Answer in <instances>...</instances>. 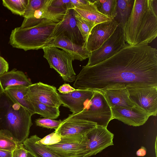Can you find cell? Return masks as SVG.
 <instances>
[{
  "mask_svg": "<svg viewBox=\"0 0 157 157\" xmlns=\"http://www.w3.org/2000/svg\"><path fill=\"white\" fill-rule=\"evenodd\" d=\"M28 87L16 86L9 87L3 90V93L13 102L20 105L32 116L35 114L34 109L30 102L26 98Z\"/></svg>",
  "mask_w": 157,
  "mask_h": 157,
  "instance_id": "d6986e66",
  "label": "cell"
},
{
  "mask_svg": "<svg viewBox=\"0 0 157 157\" xmlns=\"http://www.w3.org/2000/svg\"><path fill=\"white\" fill-rule=\"evenodd\" d=\"M126 45L123 29L118 25L112 34L98 48L91 52L86 66L94 65L108 59Z\"/></svg>",
  "mask_w": 157,
  "mask_h": 157,
  "instance_id": "9c48e42d",
  "label": "cell"
},
{
  "mask_svg": "<svg viewBox=\"0 0 157 157\" xmlns=\"http://www.w3.org/2000/svg\"><path fill=\"white\" fill-rule=\"evenodd\" d=\"M33 106L35 113L44 118L56 119L60 115L59 108L50 106L37 102H30Z\"/></svg>",
  "mask_w": 157,
  "mask_h": 157,
  "instance_id": "484cf974",
  "label": "cell"
},
{
  "mask_svg": "<svg viewBox=\"0 0 157 157\" xmlns=\"http://www.w3.org/2000/svg\"><path fill=\"white\" fill-rule=\"evenodd\" d=\"M25 96L30 102H37L58 108L62 104L56 87L40 82L29 86Z\"/></svg>",
  "mask_w": 157,
  "mask_h": 157,
  "instance_id": "30bf717a",
  "label": "cell"
},
{
  "mask_svg": "<svg viewBox=\"0 0 157 157\" xmlns=\"http://www.w3.org/2000/svg\"><path fill=\"white\" fill-rule=\"evenodd\" d=\"M32 115L19 104L13 102L3 93L0 97V133L17 143L28 138L33 124Z\"/></svg>",
  "mask_w": 157,
  "mask_h": 157,
  "instance_id": "3957f363",
  "label": "cell"
},
{
  "mask_svg": "<svg viewBox=\"0 0 157 157\" xmlns=\"http://www.w3.org/2000/svg\"><path fill=\"white\" fill-rule=\"evenodd\" d=\"M157 86V50L148 44H127L96 65L83 66L73 87L101 91L127 86Z\"/></svg>",
  "mask_w": 157,
  "mask_h": 157,
  "instance_id": "6da1fadb",
  "label": "cell"
},
{
  "mask_svg": "<svg viewBox=\"0 0 157 157\" xmlns=\"http://www.w3.org/2000/svg\"><path fill=\"white\" fill-rule=\"evenodd\" d=\"M129 98L134 105L149 113L156 116L157 113V86H127Z\"/></svg>",
  "mask_w": 157,
  "mask_h": 157,
  "instance_id": "52a82bcc",
  "label": "cell"
},
{
  "mask_svg": "<svg viewBox=\"0 0 157 157\" xmlns=\"http://www.w3.org/2000/svg\"><path fill=\"white\" fill-rule=\"evenodd\" d=\"M75 15L77 25L83 37L85 44L90 31L96 24L84 18L75 12Z\"/></svg>",
  "mask_w": 157,
  "mask_h": 157,
  "instance_id": "83f0119b",
  "label": "cell"
},
{
  "mask_svg": "<svg viewBox=\"0 0 157 157\" xmlns=\"http://www.w3.org/2000/svg\"><path fill=\"white\" fill-rule=\"evenodd\" d=\"M3 6L9 10L12 13L23 16L28 2V0H2Z\"/></svg>",
  "mask_w": 157,
  "mask_h": 157,
  "instance_id": "4316f807",
  "label": "cell"
},
{
  "mask_svg": "<svg viewBox=\"0 0 157 157\" xmlns=\"http://www.w3.org/2000/svg\"><path fill=\"white\" fill-rule=\"evenodd\" d=\"M57 24L46 19L30 28H15L11 31L9 43L13 48L25 51L43 49L52 41L53 32Z\"/></svg>",
  "mask_w": 157,
  "mask_h": 157,
  "instance_id": "277c9868",
  "label": "cell"
},
{
  "mask_svg": "<svg viewBox=\"0 0 157 157\" xmlns=\"http://www.w3.org/2000/svg\"><path fill=\"white\" fill-rule=\"evenodd\" d=\"M147 149L144 146H141L140 148L137 150L136 152V155L138 156H144L146 154Z\"/></svg>",
  "mask_w": 157,
  "mask_h": 157,
  "instance_id": "74e56055",
  "label": "cell"
},
{
  "mask_svg": "<svg viewBox=\"0 0 157 157\" xmlns=\"http://www.w3.org/2000/svg\"><path fill=\"white\" fill-rule=\"evenodd\" d=\"M35 122L37 126L56 130L62 123V121L44 118L36 119Z\"/></svg>",
  "mask_w": 157,
  "mask_h": 157,
  "instance_id": "4dcf8cb0",
  "label": "cell"
},
{
  "mask_svg": "<svg viewBox=\"0 0 157 157\" xmlns=\"http://www.w3.org/2000/svg\"><path fill=\"white\" fill-rule=\"evenodd\" d=\"M44 145L60 157H82L86 151L87 139L85 134L61 136L58 142Z\"/></svg>",
  "mask_w": 157,
  "mask_h": 157,
  "instance_id": "ba28073f",
  "label": "cell"
},
{
  "mask_svg": "<svg viewBox=\"0 0 157 157\" xmlns=\"http://www.w3.org/2000/svg\"><path fill=\"white\" fill-rule=\"evenodd\" d=\"M27 157H35L34 155L28 151Z\"/></svg>",
  "mask_w": 157,
  "mask_h": 157,
  "instance_id": "ab89813d",
  "label": "cell"
},
{
  "mask_svg": "<svg viewBox=\"0 0 157 157\" xmlns=\"http://www.w3.org/2000/svg\"><path fill=\"white\" fill-rule=\"evenodd\" d=\"M73 9L78 14L96 25L113 19L100 13L94 4L93 0L88 4L76 7Z\"/></svg>",
  "mask_w": 157,
  "mask_h": 157,
  "instance_id": "44dd1931",
  "label": "cell"
},
{
  "mask_svg": "<svg viewBox=\"0 0 157 157\" xmlns=\"http://www.w3.org/2000/svg\"><path fill=\"white\" fill-rule=\"evenodd\" d=\"M94 91L92 96L85 102L82 111L69 114L67 118L85 120L107 128L109 121L113 119L111 108L102 93Z\"/></svg>",
  "mask_w": 157,
  "mask_h": 157,
  "instance_id": "5b68a950",
  "label": "cell"
},
{
  "mask_svg": "<svg viewBox=\"0 0 157 157\" xmlns=\"http://www.w3.org/2000/svg\"><path fill=\"white\" fill-rule=\"evenodd\" d=\"M135 0H117L116 15L114 18L123 29L131 13Z\"/></svg>",
  "mask_w": 157,
  "mask_h": 157,
  "instance_id": "603a6c76",
  "label": "cell"
},
{
  "mask_svg": "<svg viewBox=\"0 0 157 157\" xmlns=\"http://www.w3.org/2000/svg\"><path fill=\"white\" fill-rule=\"evenodd\" d=\"M47 46L61 48L72 57L73 60L76 59L82 61L89 58L91 53L86 47L76 44L63 36L56 38Z\"/></svg>",
  "mask_w": 157,
  "mask_h": 157,
  "instance_id": "e0dca14e",
  "label": "cell"
},
{
  "mask_svg": "<svg viewBox=\"0 0 157 157\" xmlns=\"http://www.w3.org/2000/svg\"><path fill=\"white\" fill-rule=\"evenodd\" d=\"M9 68L8 63L0 55V75L8 71Z\"/></svg>",
  "mask_w": 157,
  "mask_h": 157,
  "instance_id": "d590c367",
  "label": "cell"
},
{
  "mask_svg": "<svg viewBox=\"0 0 157 157\" xmlns=\"http://www.w3.org/2000/svg\"><path fill=\"white\" fill-rule=\"evenodd\" d=\"M47 0H28L26 10L22 17L24 18L32 17L36 11L41 8Z\"/></svg>",
  "mask_w": 157,
  "mask_h": 157,
  "instance_id": "f1b7e54d",
  "label": "cell"
},
{
  "mask_svg": "<svg viewBox=\"0 0 157 157\" xmlns=\"http://www.w3.org/2000/svg\"><path fill=\"white\" fill-rule=\"evenodd\" d=\"M51 1L52 0H47L42 6L41 18L57 23L63 20L67 10L52 6Z\"/></svg>",
  "mask_w": 157,
  "mask_h": 157,
  "instance_id": "cb8c5ba5",
  "label": "cell"
},
{
  "mask_svg": "<svg viewBox=\"0 0 157 157\" xmlns=\"http://www.w3.org/2000/svg\"><path fill=\"white\" fill-rule=\"evenodd\" d=\"M98 11L113 19L116 15L117 0H93Z\"/></svg>",
  "mask_w": 157,
  "mask_h": 157,
  "instance_id": "d4e9b609",
  "label": "cell"
},
{
  "mask_svg": "<svg viewBox=\"0 0 157 157\" xmlns=\"http://www.w3.org/2000/svg\"><path fill=\"white\" fill-rule=\"evenodd\" d=\"M94 93L93 90L77 89L67 94H58L63 105L68 108L72 114H75L82 111L85 102L92 96Z\"/></svg>",
  "mask_w": 157,
  "mask_h": 157,
  "instance_id": "9a60e30c",
  "label": "cell"
},
{
  "mask_svg": "<svg viewBox=\"0 0 157 157\" xmlns=\"http://www.w3.org/2000/svg\"><path fill=\"white\" fill-rule=\"evenodd\" d=\"M28 152L23 143H17L16 147L12 152V157H27Z\"/></svg>",
  "mask_w": 157,
  "mask_h": 157,
  "instance_id": "836d02e7",
  "label": "cell"
},
{
  "mask_svg": "<svg viewBox=\"0 0 157 157\" xmlns=\"http://www.w3.org/2000/svg\"><path fill=\"white\" fill-rule=\"evenodd\" d=\"M75 89L69 84L65 83L60 86L58 89L59 92L63 94H67L74 91Z\"/></svg>",
  "mask_w": 157,
  "mask_h": 157,
  "instance_id": "e575fe53",
  "label": "cell"
},
{
  "mask_svg": "<svg viewBox=\"0 0 157 157\" xmlns=\"http://www.w3.org/2000/svg\"><path fill=\"white\" fill-rule=\"evenodd\" d=\"M17 143L11 138L0 133V149L12 151L16 147Z\"/></svg>",
  "mask_w": 157,
  "mask_h": 157,
  "instance_id": "f546056e",
  "label": "cell"
},
{
  "mask_svg": "<svg viewBox=\"0 0 157 157\" xmlns=\"http://www.w3.org/2000/svg\"><path fill=\"white\" fill-rule=\"evenodd\" d=\"M114 119L133 126L143 125L151 115L136 106L129 108L114 107L111 108Z\"/></svg>",
  "mask_w": 157,
  "mask_h": 157,
  "instance_id": "5bb4252c",
  "label": "cell"
},
{
  "mask_svg": "<svg viewBox=\"0 0 157 157\" xmlns=\"http://www.w3.org/2000/svg\"><path fill=\"white\" fill-rule=\"evenodd\" d=\"M97 126L96 123L87 121L66 118L54 132L61 136L84 135Z\"/></svg>",
  "mask_w": 157,
  "mask_h": 157,
  "instance_id": "2e32d148",
  "label": "cell"
},
{
  "mask_svg": "<svg viewBox=\"0 0 157 157\" xmlns=\"http://www.w3.org/2000/svg\"><path fill=\"white\" fill-rule=\"evenodd\" d=\"M0 157H12V152L0 149Z\"/></svg>",
  "mask_w": 157,
  "mask_h": 157,
  "instance_id": "f35d334b",
  "label": "cell"
},
{
  "mask_svg": "<svg viewBox=\"0 0 157 157\" xmlns=\"http://www.w3.org/2000/svg\"><path fill=\"white\" fill-rule=\"evenodd\" d=\"M61 136L54 132L40 139L39 142L45 145H48L56 144L59 142Z\"/></svg>",
  "mask_w": 157,
  "mask_h": 157,
  "instance_id": "1f68e13d",
  "label": "cell"
},
{
  "mask_svg": "<svg viewBox=\"0 0 157 157\" xmlns=\"http://www.w3.org/2000/svg\"><path fill=\"white\" fill-rule=\"evenodd\" d=\"M0 83L3 90L10 86L20 85L28 87L33 84L23 72L15 68L1 75Z\"/></svg>",
  "mask_w": 157,
  "mask_h": 157,
  "instance_id": "ffe728a7",
  "label": "cell"
},
{
  "mask_svg": "<svg viewBox=\"0 0 157 157\" xmlns=\"http://www.w3.org/2000/svg\"><path fill=\"white\" fill-rule=\"evenodd\" d=\"M60 36H65L74 43L85 46V42L77 25L73 9L67 10L63 20L57 23L52 40Z\"/></svg>",
  "mask_w": 157,
  "mask_h": 157,
  "instance_id": "7c38bea8",
  "label": "cell"
},
{
  "mask_svg": "<svg viewBox=\"0 0 157 157\" xmlns=\"http://www.w3.org/2000/svg\"><path fill=\"white\" fill-rule=\"evenodd\" d=\"M44 57L48 61L50 67L55 70L65 81H75L76 74L73 69L72 57L63 50L57 48L47 46L44 48Z\"/></svg>",
  "mask_w": 157,
  "mask_h": 157,
  "instance_id": "8992f818",
  "label": "cell"
},
{
  "mask_svg": "<svg viewBox=\"0 0 157 157\" xmlns=\"http://www.w3.org/2000/svg\"><path fill=\"white\" fill-rule=\"evenodd\" d=\"M40 139L35 135L28 138L23 144L26 149L35 157H60L40 143Z\"/></svg>",
  "mask_w": 157,
  "mask_h": 157,
  "instance_id": "7402d4cb",
  "label": "cell"
},
{
  "mask_svg": "<svg viewBox=\"0 0 157 157\" xmlns=\"http://www.w3.org/2000/svg\"><path fill=\"white\" fill-rule=\"evenodd\" d=\"M74 7L84 6L90 3L91 1L88 0H70Z\"/></svg>",
  "mask_w": 157,
  "mask_h": 157,
  "instance_id": "8d00e7d4",
  "label": "cell"
},
{
  "mask_svg": "<svg viewBox=\"0 0 157 157\" xmlns=\"http://www.w3.org/2000/svg\"><path fill=\"white\" fill-rule=\"evenodd\" d=\"M85 135L87 139L86 151L82 157H89L113 145L114 134L107 128L97 126Z\"/></svg>",
  "mask_w": 157,
  "mask_h": 157,
  "instance_id": "8fae6325",
  "label": "cell"
},
{
  "mask_svg": "<svg viewBox=\"0 0 157 157\" xmlns=\"http://www.w3.org/2000/svg\"><path fill=\"white\" fill-rule=\"evenodd\" d=\"M118 25L114 19L96 25L90 31L85 46L91 52L97 50L112 34Z\"/></svg>",
  "mask_w": 157,
  "mask_h": 157,
  "instance_id": "4fadbf2b",
  "label": "cell"
},
{
  "mask_svg": "<svg viewBox=\"0 0 157 157\" xmlns=\"http://www.w3.org/2000/svg\"><path fill=\"white\" fill-rule=\"evenodd\" d=\"M110 107L129 108L136 106L130 100L126 88L106 89L101 91Z\"/></svg>",
  "mask_w": 157,
  "mask_h": 157,
  "instance_id": "ac0fdd59",
  "label": "cell"
},
{
  "mask_svg": "<svg viewBox=\"0 0 157 157\" xmlns=\"http://www.w3.org/2000/svg\"><path fill=\"white\" fill-rule=\"evenodd\" d=\"M123 32L125 41L131 45L154 40L157 36V0H135Z\"/></svg>",
  "mask_w": 157,
  "mask_h": 157,
  "instance_id": "7a4b0ae2",
  "label": "cell"
},
{
  "mask_svg": "<svg viewBox=\"0 0 157 157\" xmlns=\"http://www.w3.org/2000/svg\"><path fill=\"white\" fill-rule=\"evenodd\" d=\"M51 5L55 7L67 10L73 9L74 8L70 0H52Z\"/></svg>",
  "mask_w": 157,
  "mask_h": 157,
  "instance_id": "d6a6232c",
  "label": "cell"
}]
</instances>
